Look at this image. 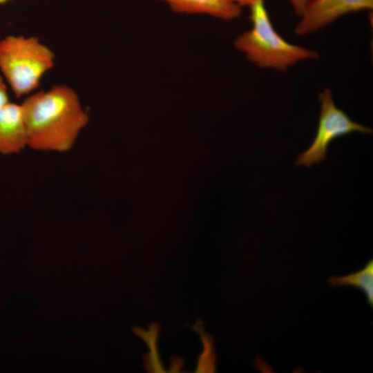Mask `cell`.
<instances>
[{"instance_id": "obj_8", "label": "cell", "mask_w": 373, "mask_h": 373, "mask_svg": "<svg viewBox=\"0 0 373 373\" xmlns=\"http://www.w3.org/2000/svg\"><path fill=\"white\" fill-rule=\"evenodd\" d=\"M332 287H351L361 289L370 306H373V260H370L363 269L341 276H332L327 280Z\"/></svg>"}, {"instance_id": "obj_3", "label": "cell", "mask_w": 373, "mask_h": 373, "mask_svg": "<svg viewBox=\"0 0 373 373\" xmlns=\"http://www.w3.org/2000/svg\"><path fill=\"white\" fill-rule=\"evenodd\" d=\"M252 27L239 35L234 47L261 68L286 70L296 62L317 59V52L292 44L285 40L274 29L263 0L250 6Z\"/></svg>"}, {"instance_id": "obj_5", "label": "cell", "mask_w": 373, "mask_h": 373, "mask_svg": "<svg viewBox=\"0 0 373 373\" xmlns=\"http://www.w3.org/2000/svg\"><path fill=\"white\" fill-rule=\"evenodd\" d=\"M372 8L373 0H308L295 32L298 35H307L325 27L344 15Z\"/></svg>"}, {"instance_id": "obj_7", "label": "cell", "mask_w": 373, "mask_h": 373, "mask_svg": "<svg viewBox=\"0 0 373 373\" xmlns=\"http://www.w3.org/2000/svg\"><path fill=\"white\" fill-rule=\"evenodd\" d=\"M181 14H205L231 20L241 14V7L229 0H162Z\"/></svg>"}, {"instance_id": "obj_1", "label": "cell", "mask_w": 373, "mask_h": 373, "mask_svg": "<svg viewBox=\"0 0 373 373\" xmlns=\"http://www.w3.org/2000/svg\"><path fill=\"white\" fill-rule=\"evenodd\" d=\"M21 104L28 148L37 151H69L89 121L77 93L65 84L35 91Z\"/></svg>"}, {"instance_id": "obj_12", "label": "cell", "mask_w": 373, "mask_h": 373, "mask_svg": "<svg viewBox=\"0 0 373 373\" xmlns=\"http://www.w3.org/2000/svg\"><path fill=\"white\" fill-rule=\"evenodd\" d=\"M11 0H0V5L6 3Z\"/></svg>"}, {"instance_id": "obj_6", "label": "cell", "mask_w": 373, "mask_h": 373, "mask_svg": "<svg viewBox=\"0 0 373 373\" xmlns=\"http://www.w3.org/2000/svg\"><path fill=\"white\" fill-rule=\"evenodd\" d=\"M28 147L22 106L9 102L0 108V154L14 155Z\"/></svg>"}, {"instance_id": "obj_10", "label": "cell", "mask_w": 373, "mask_h": 373, "mask_svg": "<svg viewBox=\"0 0 373 373\" xmlns=\"http://www.w3.org/2000/svg\"><path fill=\"white\" fill-rule=\"evenodd\" d=\"M289 1L293 6L295 13L297 15L300 17L305 10V8L307 5L308 0H289Z\"/></svg>"}, {"instance_id": "obj_2", "label": "cell", "mask_w": 373, "mask_h": 373, "mask_svg": "<svg viewBox=\"0 0 373 373\" xmlns=\"http://www.w3.org/2000/svg\"><path fill=\"white\" fill-rule=\"evenodd\" d=\"M55 55L37 37L9 35L0 40V73L16 97L37 90Z\"/></svg>"}, {"instance_id": "obj_9", "label": "cell", "mask_w": 373, "mask_h": 373, "mask_svg": "<svg viewBox=\"0 0 373 373\" xmlns=\"http://www.w3.org/2000/svg\"><path fill=\"white\" fill-rule=\"evenodd\" d=\"M8 88L6 81L0 73V108L10 102Z\"/></svg>"}, {"instance_id": "obj_4", "label": "cell", "mask_w": 373, "mask_h": 373, "mask_svg": "<svg viewBox=\"0 0 373 373\" xmlns=\"http://www.w3.org/2000/svg\"><path fill=\"white\" fill-rule=\"evenodd\" d=\"M321 112L315 137L309 147L299 154L298 166L320 164L327 157L329 144L335 139L352 133L372 134V129L352 120L335 105L332 92L326 88L319 94Z\"/></svg>"}, {"instance_id": "obj_11", "label": "cell", "mask_w": 373, "mask_h": 373, "mask_svg": "<svg viewBox=\"0 0 373 373\" xmlns=\"http://www.w3.org/2000/svg\"><path fill=\"white\" fill-rule=\"evenodd\" d=\"M231 2L242 6H251L253 5L257 0H229Z\"/></svg>"}]
</instances>
